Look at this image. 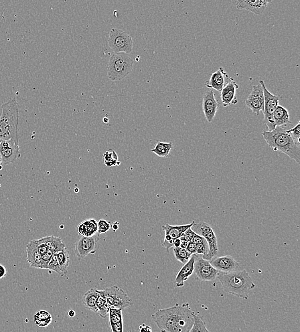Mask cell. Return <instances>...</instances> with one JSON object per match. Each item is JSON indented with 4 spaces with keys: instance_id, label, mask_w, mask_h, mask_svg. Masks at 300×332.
Here are the masks:
<instances>
[{
    "instance_id": "cell-34",
    "label": "cell",
    "mask_w": 300,
    "mask_h": 332,
    "mask_svg": "<svg viewBox=\"0 0 300 332\" xmlns=\"http://www.w3.org/2000/svg\"><path fill=\"white\" fill-rule=\"evenodd\" d=\"M48 270L57 273L61 276H64V273H63L62 270H61L60 264L58 263L56 254H54V256L51 259L50 263H48Z\"/></svg>"
},
{
    "instance_id": "cell-33",
    "label": "cell",
    "mask_w": 300,
    "mask_h": 332,
    "mask_svg": "<svg viewBox=\"0 0 300 332\" xmlns=\"http://www.w3.org/2000/svg\"><path fill=\"white\" fill-rule=\"evenodd\" d=\"M121 309L110 307L109 310V325L115 324L123 321V314Z\"/></svg>"
},
{
    "instance_id": "cell-38",
    "label": "cell",
    "mask_w": 300,
    "mask_h": 332,
    "mask_svg": "<svg viewBox=\"0 0 300 332\" xmlns=\"http://www.w3.org/2000/svg\"><path fill=\"white\" fill-rule=\"evenodd\" d=\"M209 250L208 245L207 242L196 245V255H203V256H206L208 254Z\"/></svg>"
},
{
    "instance_id": "cell-6",
    "label": "cell",
    "mask_w": 300,
    "mask_h": 332,
    "mask_svg": "<svg viewBox=\"0 0 300 332\" xmlns=\"http://www.w3.org/2000/svg\"><path fill=\"white\" fill-rule=\"evenodd\" d=\"M108 45L115 54H129L133 51V40L126 32L113 28L109 33Z\"/></svg>"
},
{
    "instance_id": "cell-32",
    "label": "cell",
    "mask_w": 300,
    "mask_h": 332,
    "mask_svg": "<svg viewBox=\"0 0 300 332\" xmlns=\"http://www.w3.org/2000/svg\"><path fill=\"white\" fill-rule=\"evenodd\" d=\"M174 256L176 260L180 261L182 264H186L190 260L192 255L186 251V249L180 248H174Z\"/></svg>"
},
{
    "instance_id": "cell-13",
    "label": "cell",
    "mask_w": 300,
    "mask_h": 332,
    "mask_svg": "<svg viewBox=\"0 0 300 332\" xmlns=\"http://www.w3.org/2000/svg\"><path fill=\"white\" fill-rule=\"evenodd\" d=\"M219 108V103L216 100L213 90H210L205 93L202 100V110L208 123L214 120Z\"/></svg>"
},
{
    "instance_id": "cell-21",
    "label": "cell",
    "mask_w": 300,
    "mask_h": 332,
    "mask_svg": "<svg viewBox=\"0 0 300 332\" xmlns=\"http://www.w3.org/2000/svg\"><path fill=\"white\" fill-rule=\"evenodd\" d=\"M196 255H192L190 260L182 267L177 273L175 279V284L177 287H182L184 285V282L194 272V264L195 262Z\"/></svg>"
},
{
    "instance_id": "cell-22",
    "label": "cell",
    "mask_w": 300,
    "mask_h": 332,
    "mask_svg": "<svg viewBox=\"0 0 300 332\" xmlns=\"http://www.w3.org/2000/svg\"><path fill=\"white\" fill-rule=\"evenodd\" d=\"M78 234L84 237H92L97 233V222L94 218L81 222L77 228Z\"/></svg>"
},
{
    "instance_id": "cell-51",
    "label": "cell",
    "mask_w": 300,
    "mask_h": 332,
    "mask_svg": "<svg viewBox=\"0 0 300 332\" xmlns=\"http://www.w3.org/2000/svg\"><path fill=\"white\" fill-rule=\"evenodd\" d=\"M2 169V165H0V170Z\"/></svg>"
},
{
    "instance_id": "cell-35",
    "label": "cell",
    "mask_w": 300,
    "mask_h": 332,
    "mask_svg": "<svg viewBox=\"0 0 300 332\" xmlns=\"http://www.w3.org/2000/svg\"><path fill=\"white\" fill-rule=\"evenodd\" d=\"M111 228L110 222L106 220L101 219L97 222V233L99 235L108 232Z\"/></svg>"
},
{
    "instance_id": "cell-20",
    "label": "cell",
    "mask_w": 300,
    "mask_h": 332,
    "mask_svg": "<svg viewBox=\"0 0 300 332\" xmlns=\"http://www.w3.org/2000/svg\"><path fill=\"white\" fill-rule=\"evenodd\" d=\"M26 254H27L26 260H27L28 263H29L30 266L31 268L43 270L42 256L39 252H38L34 240L30 241L26 245Z\"/></svg>"
},
{
    "instance_id": "cell-5",
    "label": "cell",
    "mask_w": 300,
    "mask_h": 332,
    "mask_svg": "<svg viewBox=\"0 0 300 332\" xmlns=\"http://www.w3.org/2000/svg\"><path fill=\"white\" fill-rule=\"evenodd\" d=\"M134 60L126 54H113L108 65V76L111 81L123 80L132 70Z\"/></svg>"
},
{
    "instance_id": "cell-27",
    "label": "cell",
    "mask_w": 300,
    "mask_h": 332,
    "mask_svg": "<svg viewBox=\"0 0 300 332\" xmlns=\"http://www.w3.org/2000/svg\"><path fill=\"white\" fill-rule=\"evenodd\" d=\"M172 148H173V145H172V142L165 143L161 142V141H157L155 147L151 149V151L158 156V157L167 158L170 155Z\"/></svg>"
},
{
    "instance_id": "cell-30",
    "label": "cell",
    "mask_w": 300,
    "mask_h": 332,
    "mask_svg": "<svg viewBox=\"0 0 300 332\" xmlns=\"http://www.w3.org/2000/svg\"><path fill=\"white\" fill-rule=\"evenodd\" d=\"M192 316L194 317V324L189 332H211L207 329L206 323L201 317L193 311Z\"/></svg>"
},
{
    "instance_id": "cell-12",
    "label": "cell",
    "mask_w": 300,
    "mask_h": 332,
    "mask_svg": "<svg viewBox=\"0 0 300 332\" xmlns=\"http://www.w3.org/2000/svg\"><path fill=\"white\" fill-rule=\"evenodd\" d=\"M20 146L12 140L1 141L0 144V155L2 165H7L14 163L20 157Z\"/></svg>"
},
{
    "instance_id": "cell-3",
    "label": "cell",
    "mask_w": 300,
    "mask_h": 332,
    "mask_svg": "<svg viewBox=\"0 0 300 332\" xmlns=\"http://www.w3.org/2000/svg\"><path fill=\"white\" fill-rule=\"evenodd\" d=\"M0 116V140H12L18 145L19 141V105L15 98L11 99L1 106Z\"/></svg>"
},
{
    "instance_id": "cell-8",
    "label": "cell",
    "mask_w": 300,
    "mask_h": 332,
    "mask_svg": "<svg viewBox=\"0 0 300 332\" xmlns=\"http://www.w3.org/2000/svg\"><path fill=\"white\" fill-rule=\"evenodd\" d=\"M192 230L198 235L201 236L208 243L209 250L208 254L202 257L204 260L210 261L218 254L219 249L218 240H217L215 232L210 224L206 222L194 223L192 226Z\"/></svg>"
},
{
    "instance_id": "cell-29",
    "label": "cell",
    "mask_w": 300,
    "mask_h": 332,
    "mask_svg": "<svg viewBox=\"0 0 300 332\" xmlns=\"http://www.w3.org/2000/svg\"><path fill=\"white\" fill-rule=\"evenodd\" d=\"M57 257L58 263H59L61 270H62L64 276L68 273V268L70 265V254L67 248L64 250H61L60 252L56 253Z\"/></svg>"
},
{
    "instance_id": "cell-48",
    "label": "cell",
    "mask_w": 300,
    "mask_h": 332,
    "mask_svg": "<svg viewBox=\"0 0 300 332\" xmlns=\"http://www.w3.org/2000/svg\"><path fill=\"white\" fill-rule=\"evenodd\" d=\"M68 315L69 317L72 318V317H75V315H76V312H75L74 310H70V311L68 312Z\"/></svg>"
},
{
    "instance_id": "cell-7",
    "label": "cell",
    "mask_w": 300,
    "mask_h": 332,
    "mask_svg": "<svg viewBox=\"0 0 300 332\" xmlns=\"http://www.w3.org/2000/svg\"><path fill=\"white\" fill-rule=\"evenodd\" d=\"M259 84L262 87L263 95H264V109H263V123L266 125L269 131L274 130L276 128L274 119H273V113H274L277 107L279 106V101L281 100L282 97L280 95L271 94L265 86L264 81H259Z\"/></svg>"
},
{
    "instance_id": "cell-2",
    "label": "cell",
    "mask_w": 300,
    "mask_h": 332,
    "mask_svg": "<svg viewBox=\"0 0 300 332\" xmlns=\"http://www.w3.org/2000/svg\"><path fill=\"white\" fill-rule=\"evenodd\" d=\"M217 278L225 292L243 299H248L249 293L255 286L252 279L245 270L227 273L219 272Z\"/></svg>"
},
{
    "instance_id": "cell-45",
    "label": "cell",
    "mask_w": 300,
    "mask_h": 332,
    "mask_svg": "<svg viewBox=\"0 0 300 332\" xmlns=\"http://www.w3.org/2000/svg\"><path fill=\"white\" fill-rule=\"evenodd\" d=\"M139 332H152V329L149 326L143 325L139 327Z\"/></svg>"
},
{
    "instance_id": "cell-42",
    "label": "cell",
    "mask_w": 300,
    "mask_h": 332,
    "mask_svg": "<svg viewBox=\"0 0 300 332\" xmlns=\"http://www.w3.org/2000/svg\"><path fill=\"white\" fill-rule=\"evenodd\" d=\"M186 251L191 255L195 254L196 245L194 242H190L188 243L187 248H186Z\"/></svg>"
},
{
    "instance_id": "cell-1",
    "label": "cell",
    "mask_w": 300,
    "mask_h": 332,
    "mask_svg": "<svg viewBox=\"0 0 300 332\" xmlns=\"http://www.w3.org/2000/svg\"><path fill=\"white\" fill-rule=\"evenodd\" d=\"M152 319L161 332H189L194 324L188 303L158 310Z\"/></svg>"
},
{
    "instance_id": "cell-17",
    "label": "cell",
    "mask_w": 300,
    "mask_h": 332,
    "mask_svg": "<svg viewBox=\"0 0 300 332\" xmlns=\"http://www.w3.org/2000/svg\"><path fill=\"white\" fill-rule=\"evenodd\" d=\"M271 3H272V1L269 0H239L236 1V8L240 10H247L259 15L265 11L268 4Z\"/></svg>"
},
{
    "instance_id": "cell-44",
    "label": "cell",
    "mask_w": 300,
    "mask_h": 332,
    "mask_svg": "<svg viewBox=\"0 0 300 332\" xmlns=\"http://www.w3.org/2000/svg\"><path fill=\"white\" fill-rule=\"evenodd\" d=\"M7 277V270L5 266L0 264V279H3Z\"/></svg>"
},
{
    "instance_id": "cell-16",
    "label": "cell",
    "mask_w": 300,
    "mask_h": 332,
    "mask_svg": "<svg viewBox=\"0 0 300 332\" xmlns=\"http://www.w3.org/2000/svg\"><path fill=\"white\" fill-rule=\"evenodd\" d=\"M211 265L220 273L236 272L240 264L230 256L218 257L210 261Z\"/></svg>"
},
{
    "instance_id": "cell-10",
    "label": "cell",
    "mask_w": 300,
    "mask_h": 332,
    "mask_svg": "<svg viewBox=\"0 0 300 332\" xmlns=\"http://www.w3.org/2000/svg\"><path fill=\"white\" fill-rule=\"evenodd\" d=\"M194 272L202 281H213L219 274L218 271L211 265L210 261L198 257L197 255H196L194 264Z\"/></svg>"
},
{
    "instance_id": "cell-49",
    "label": "cell",
    "mask_w": 300,
    "mask_h": 332,
    "mask_svg": "<svg viewBox=\"0 0 300 332\" xmlns=\"http://www.w3.org/2000/svg\"><path fill=\"white\" fill-rule=\"evenodd\" d=\"M112 228L113 229V230L116 231L117 230V229H118L119 226L118 225L115 226V225H114V224H113Z\"/></svg>"
},
{
    "instance_id": "cell-39",
    "label": "cell",
    "mask_w": 300,
    "mask_h": 332,
    "mask_svg": "<svg viewBox=\"0 0 300 332\" xmlns=\"http://www.w3.org/2000/svg\"><path fill=\"white\" fill-rule=\"evenodd\" d=\"M54 253L52 251L48 250L47 252L42 256V266H43V270H48V263H50L51 259L54 256Z\"/></svg>"
},
{
    "instance_id": "cell-52",
    "label": "cell",
    "mask_w": 300,
    "mask_h": 332,
    "mask_svg": "<svg viewBox=\"0 0 300 332\" xmlns=\"http://www.w3.org/2000/svg\"><path fill=\"white\" fill-rule=\"evenodd\" d=\"M1 140H0V144H1Z\"/></svg>"
},
{
    "instance_id": "cell-15",
    "label": "cell",
    "mask_w": 300,
    "mask_h": 332,
    "mask_svg": "<svg viewBox=\"0 0 300 332\" xmlns=\"http://www.w3.org/2000/svg\"><path fill=\"white\" fill-rule=\"evenodd\" d=\"M97 238L92 237H84L82 236L75 246V253L76 256L83 259L89 254H94L96 252Z\"/></svg>"
},
{
    "instance_id": "cell-36",
    "label": "cell",
    "mask_w": 300,
    "mask_h": 332,
    "mask_svg": "<svg viewBox=\"0 0 300 332\" xmlns=\"http://www.w3.org/2000/svg\"><path fill=\"white\" fill-rule=\"evenodd\" d=\"M287 133L291 135L293 140L299 145L300 143V121H299L297 124L293 128L289 129V130H287Z\"/></svg>"
},
{
    "instance_id": "cell-50",
    "label": "cell",
    "mask_w": 300,
    "mask_h": 332,
    "mask_svg": "<svg viewBox=\"0 0 300 332\" xmlns=\"http://www.w3.org/2000/svg\"><path fill=\"white\" fill-rule=\"evenodd\" d=\"M0 165H2V159L1 155H0Z\"/></svg>"
},
{
    "instance_id": "cell-25",
    "label": "cell",
    "mask_w": 300,
    "mask_h": 332,
    "mask_svg": "<svg viewBox=\"0 0 300 332\" xmlns=\"http://www.w3.org/2000/svg\"><path fill=\"white\" fill-rule=\"evenodd\" d=\"M48 250L52 251L54 254L66 249V245L62 239L53 235L42 238Z\"/></svg>"
},
{
    "instance_id": "cell-23",
    "label": "cell",
    "mask_w": 300,
    "mask_h": 332,
    "mask_svg": "<svg viewBox=\"0 0 300 332\" xmlns=\"http://www.w3.org/2000/svg\"><path fill=\"white\" fill-rule=\"evenodd\" d=\"M99 296V290L96 288H92L86 291L82 299V303L85 308L97 313L96 304Z\"/></svg>"
},
{
    "instance_id": "cell-26",
    "label": "cell",
    "mask_w": 300,
    "mask_h": 332,
    "mask_svg": "<svg viewBox=\"0 0 300 332\" xmlns=\"http://www.w3.org/2000/svg\"><path fill=\"white\" fill-rule=\"evenodd\" d=\"M99 296L97 301V314L101 317L105 318L108 315L109 310L110 307L107 302L106 295L104 289L99 290Z\"/></svg>"
},
{
    "instance_id": "cell-46",
    "label": "cell",
    "mask_w": 300,
    "mask_h": 332,
    "mask_svg": "<svg viewBox=\"0 0 300 332\" xmlns=\"http://www.w3.org/2000/svg\"><path fill=\"white\" fill-rule=\"evenodd\" d=\"M180 248L182 249H186V248H187L188 242L187 240H184V238H182V237L180 238Z\"/></svg>"
},
{
    "instance_id": "cell-31",
    "label": "cell",
    "mask_w": 300,
    "mask_h": 332,
    "mask_svg": "<svg viewBox=\"0 0 300 332\" xmlns=\"http://www.w3.org/2000/svg\"><path fill=\"white\" fill-rule=\"evenodd\" d=\"M103 157L105 165L109 167H113V166L120 165V162L118 161V156L113 149H109L105 152Z\"/></svg>"
},
{
    "instance_id": "cell-24",
    "label": "cell",
    "mask_w": 300,
    "mask_h": 332,
    "mask_svg": "<svg viewBox=\"0 0 300 332\" xmlns=\"http://www.w3.org/2000/svg\"><path fill=\"white\" fill-rule=\"evenodd\" d=\"M273 117L276 127L286 126L291 123L290 121L289 111L285 107L280 106V105L275 109Z\"/></svg>"
},
{
    "instance_id": "cell-11",
    "label": "cell",
    "mask_w": 300,
    "mask_h": 332,
    "mask_svg": "<svg viewBox=\"0 0 300 332\" xmlns=\"http://www.w3.org/2000/svg\"><path fill=\"white\" fill-rule=\"evenodd\" d=\"M194 223V222H192L190 224L180 226H172L167 224L162 226V228L165 232V238L162 243V246L167 249V252H169L170 249L173 248L174 241L181 237L183 232L188 229L192 228Z\"/></svg>"
},
{
    "instance_id": "cell-18",
    "label": "cell",
    "mask_w": 300,
    "mask_h": 332,
    "mask_svg": "<svg viewBox=\"0 0 300 332\" xmlns=\"http://www.w3.org/2000/svg\"><path fill=\"white\" fill-rule=\"evenodd\" d=\"M229 83V76L226 72L224 71L223 68L220 67L215 72L212 73L210 76V80L206 81L205 86L211 90H215L221 92Z\"/></svg>"
},
{
    "instance_id": "cell-4",
    "label": "cell",
    "mask_w": 300,
    "mask_h": 332,
    "mask_svg": "<svg viewBox=\"0 0 300 332\" xmlns=\"http://www.w3.org/2000/svg\"><path fill=\"white\" fill-rule=\"evenodd\" d=\"M262 135L273 150L281 151L298 164L300 163L299 145L293 140L284 127H276L273 131H263Z\"/></svg>"
},
{
    "instance_id": "cell-43",
    "label": "cell",
    "mask_w": 300,
    "mask_h": 332,
    "mask_svg": "<svg viewBox=\"0 0 300 332\" xmlns=\"http://www.w3.org/2000/svg\"><path fill=\"white\" fill-rule=\"evenodd\" d=\"M192 242H194L195 245H198L206 242V241L203 237H202L201 236L198 235V234H196V235L194 236V237L193 238Z\"/></svg>"
},
{
    "instance_id": "cell-14",
    "label": "cell",
    "mask_w": 300,
    "mask_h": 332,
    "mask_svg": "<svg viewBox=\"0 0 300 332\" xmlns=\"http://www.w3.org/2000/svg\"><path fill=\"white\" fill-rule=\"evenodd\" d=\"M245 105L257 115L260 114L264 109V95L261 85L253 86L252 92L245 101Z\"/></svg>"
},
{
    "instance_id": "cell-37",
    "label": "cell",
    "mask_w": 300,
    "mask_h": 332,
    "mask_svg": "<svg viewBox=\"0 0 300 332\" xmlns=\"http://www.w3.org/2000/svg\"><path fill=\"white\" fill-rule=\"evenodd\" d=\"M34 243H35L36 248L41 256H43L46 252H47L48 249L47 247L46 246L45 243H44L43 239L40 238L38 240H34Z\"/></svg>"
},
{
    "instance_id": "cell-19",
    "label": "cell",
    "mask_w": 300,
    "mask_h": 332,
    "mask_svg": "<svg viewBox=\"0 0 300 332\" xmlns=\"http://www.w3.org/2000/svg\"><path fill=\"white\" fill-rule=\"evenodd\" d=\"M239 88V86L234 81L229 82L221 91V100H222L223 106L226 107L230 106L231 105H235L238 103V99L236 98V91Z\"/></svg>"
},
{
    "instance_id": "cell-9",
    "label": "cell",
    "mask_w": 300,
    "mask_h": 332,
    "mask_svg": "<svg viewBox=\"0 0 300 332\" xmlns=\"http://www.w3.org/2000/svg\"><path fill=\"white\" fill-rule=\"evenodd\" d=\"M104 291L109 307L124 311L133 305L132 299L118 286L107 287Z\"/></svg>"
},
{
    "instance_id": "cell-40",
    "label": "cell",
    "mask_w": 300,
    "mask_h": 332,
    "mask_svg": "<svg viewBox=\"0 0 300 332\" xmlns=\"http://www.w3.org/2000/svg\"><path fill=\"white\" fill-rule=\"evenodd\" d=\"M195 235V232H194V231L192 230L191 228H190L183 232L181 237L184 238V240H187L188 242H192L193 238H194Z\"/></svg>"
},
{
    "instance_id": "cell-41",
    "label": "cell",
    "mask_w": 300,
    "mask_h": 332,
    "mask_svg": "<svg viewBox=\"0 0 300 332\" xmlns=\"http://www.w3.org/2000/svg\"><path fill=\"white\" fill-rule=\"evenodd\" d=\"M110 327L112 332H123V321L115 324H111Z\"/></svg>"
},
{
    "instance_id": "cell-47",
    "label": "cell",
    "mask_w": 300,
    "mask_h": 332,
    "mask_svg": "<svg viewBox=\"0 0 300 332\" xmlns=\"http://www.w3.org/2000/svg\"><path fill=\"white\" fill-rule=\"evenodd\" d=\"M180 238L176 239L173 242V248H180Z\"/></svg>"
},
{
    "instance_id": "cell-28",
    "label": "cell",
    "mask_w": 300,
    "mask_h": 332,
    "mask_svg": "<svg viewBox=\"0 0 300 332\" xmlns=\"http://www.w3.org/2000/svg\"><path fill=\"white\" fill-rule=\"evenodd\" d=\"M52 317L50 313L44 310L38 311L34 315V321L36 325L39 327H48L52 323Z\"/></svg>"
}]
</instances>
